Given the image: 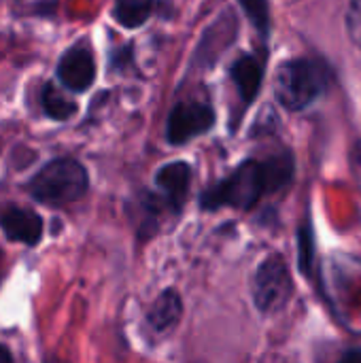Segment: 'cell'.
Instances as JSON below:
<instances>
[{"instance_id":"9c48e42d","label":"cell","mask_w":361,"mask_h":363,"mask_svg":"<svg viewBox=\"0 0 361 363\" xmlns=\"http://www.w3.org/2000/svg\"><path fill=\"white\" fill-rule=\"evenodd\" d=\"M230 77H232L240 98L245 100V104H249L255 100V96L260 91L262 77H264V60L257 55H243L230 68Z\"/></svg>"},{"instance_id":"5bb4252c","label":"cell","mask_w":361,"mask_h":363,"mask_svg":"<svg viewBox=\"0 0 361 363\" xmlns=\"http://www.w3.org/2000/svg\"><path fill=\"white\" fill-rule=\"evenodd\" d=\"M347 32L351 40L361 47V0H351L347 9Z\"/></svg>"},{"instance_id":"52a82bcc","label":"cell","mask_w":361,"mask_h":363,"mask_svg":"<svg viewBox=\"0 0 361 363\" xmlns=\"http://www.w3.org/2000/svg\"><path fill=\"white\" fill-rule=\"evenodd\" d=\"M0 230L11 242L34 247L43 238V217L26 206L4 204L0 208Z\"/></svg>"},{"instance_id":"6da1fadb","label":"cell","mask_w":361,"mask_h":363,"mask_svg":"<svg viewBox=\"0 0 361 363\" xmlns=\"http://www.w3.org/2000/svg\"><path fill=\"white\" fill-rule=\"evenodd\" d=\"M291 174L289 160L272 157L266 162L249 160L238 166L228 179L204 189L200 196V206L204 211H217L221 206H232L247 211L260 202L268 191L279 189Z\"/></svg>"},{"instance_id":"5b68a950","label":"cell","mask_w":361,"mask_h":363,"mask_svg":"<svg viewBox=\"0 0 361 363\" xmlns=\"http://www.w3.org/2000/svg\"><path fill=\"white\" fill-rule=\"evenodd\" d=\"M215 123V111L209 102L202 100H181L172 106L166 121V140L170 145H185L204 132H209Z\"/></svg>"},{"instance_id":"8fae6325","label":"cell","mask_w":361,"mask_h":363,"mask_svg":"<svg viewBox=\"0 0 361 363\" xmlns=\"http://www.w3.org/2000/svg\"><path fill=\"white\" fill-rule=\"evenodd\" d=\"M153 0H115L113 17L119 26L134 30L153 15Z\"/></svg>"},{"instance_id":"8992f818","label":"cell","mask_w":361,"mask_h":363,"mask_svg":"<svg viewBox=\"0 0 361 363\" xmlns=\"http://www.w3.org/2000/svg\"><path fill=\"white\" fill-rule=\"evenodd\" d=\"M57 79L74 94L89 89L96 81V57L89 45L79 43L64 51L57 62Z\"/></svg>"},{"instance_id":"30bf717a","label":"cell","mask_w":361,"mask_h":363,"mask_svg":"<svg viewBox=\"0 0 361 363\" xmlns=\"http://www.w3.org/2000/svg\"><path fill=\"white\" fill-rule=\"evenodd\" d=\"M183 317V302L174 289H166L147 315V321L155 334H166L179 325Z\"/></svg>"},{"instance_id":"7c38bea8","label":"cell","mask_w":361,"mask_h":363,"mask_svg":"<svg viewBox=\"0 0 361 363\" xmlns=\"http://www.w3.org/2000/svg\"><path fill=\"white\" fill-rule=\"evenodd\" d=\"M40 104L45 108V113L55 119V121H66L77 113V104L66 98L62 91H57L51 83H47L40 91Z\"/></svg>"},{"instance_id":"4fadbf2b","label":"cell","mask_w":361,"mask_h":363,"mask_svg":"<svg viewBox=\"0 0 361 363\" xmlns=\"http://www.w3.org/2000/svg\"><path fill=\"white\" fill-rule=\"evenodd\" d=\"M247 13V17L253 21V26L266 34L268 32V23H270V15H268V2L266 0H238Z\"/></svg>"},{"instance_id":"2e32d148","label":"cell","mask_w":361,"mask_h":363,"mask_svg":"<svg viewBox=\"0 0 361 363\" xmlns=\"http://www.w3.org/2000/svg\"><path fill=\"white\" fill-rule=\"evenodd\" d=\"M13 362V355H11V351L4 347V345H0V363H11Z\"/></svg>"},{"instance_id":"277c9868","label":"cell","mask_w":361,"mask_h":363,"mask_svg":"<svg viewBox=\"0 0 361 363\" xmlns=\"http://www.w3.org/2000/svg\"><path fill=\"white\" fill-rule=\"evenodd\" d=\"M253 302L262 313L281 311L291 296V277L281 255H270L255 270L251 281Z\"/></svg>"},{"instance_id":"ba28073f","label":"cell","mask_w":361,"mask_h":363,"mask_svg":"<svg viewBox=\"0 0 361 363\" xmlns=\"http://www.w3.org/2000/svg\"><path fill=\"white\" fill-rule=\"evenodd\" d=\"M155 185L157 189L164 194L166 202L179 211L189 194V185H191V168L185 162H172L162 166L155 172Z\"/></svg>"},{"instance_id":"3957f363","label":"cell","mask_w":361,"mask_h":363,"mask_svg":"<svg viewBox=\"0 0 361 363\" xmlns=\"http://www.w3.org/2000/svg\"><path fill=\"white\" fill-rule=\"evenodd\" d=\"M328 85L326 70L319 62L296 57L279 66L274 74V96L287 111L309 108Z\"/></svg>"},{"instance_id":"7a4b0ae2","label":"cell","mask_w":361,"mask_h":363,"mask_svg":"<svg viewBox=\"0 0 361 363\" xmlns=\"http://www.w3.org/2000/svg\"><path fill=\"white\" fill-rule=\"evenodd\" d=\"M89 187L87 170L72 157H60L45 164L28 183L30 196L47 206H64L85 196Z\"/></svg>"},{"instance_id":"9a60e30c","label":"cell","mask_w":361,"mask_h":363,"mask_svg":"<svg viewBox=\"0 0 361 363\" xmlns=\"http://www.w3.org/2000/svg\"><path fill=\"white\" fill-rule=\"evenodd\" d=\"M351 170H353V177L361 189V140L355 143V147L351 151Z\"/></svg>"}]
</instances>
